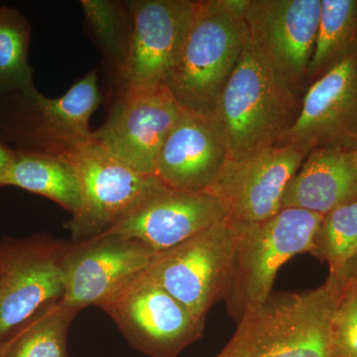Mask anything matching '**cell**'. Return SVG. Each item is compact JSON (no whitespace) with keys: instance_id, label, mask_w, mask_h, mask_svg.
Masks as SVG:
<instances>
[{"instance_id":"cell-1","label":"cell","mask_w":357,"mask_h":357,"mask_svg":"<svg viewBox=\"0 0 357 357\" xmlns=\"http://www.w3.org/2000/svg\"><path fill=\"white\" fill-rule=\"evenodd\" d=\"M246 0H199L165 86L185 112L215 115L249 37Z\"/></svg>"},{"instance_id":"cell-2","label":"cell","mask_w":357,"mask_h":357,"mask_svg":"<svg viewBox=\"0 0 357 357\" xmlns=\"http://www.w3.org/2000/svg\"><path fill=\"white\" fill-rule=\"evenodd\" d=\"M344 284L337 275L316 289L271 295L250 306L215 357H330L331 333Z\"/></svg>"},{"instance_id":"cell-3","label":"cell","mask_w":357,"mask_h":357,"mask_svg":"<svg viewBox=\"0 0 357 357\" xmlns=\"http://www.w3.org/2000/svg\"><path fill=\"white\" fill-rule=\"evenodd\" d=\"M301 107L302 100L279 86L248 42L215 112L227 137L229 159L281 144Z\"/></svg>"},{"instance_id":"cell-4","label":"cell","mask_w":357,"mask_h":357,"mask_svg":"<svg viewBox=\"0 0 357 357\" xmlns=\"http://www.w3.org/2000/svg\"><path fill=\"white\" fill-rule=\"evenodd\" d=\"M324 215L300 208H282L258 222H234L236 249L227 296L230 316L238 321L248 307L271 296L276 275L291 258L314 250Z\"/></svg>"},{"instance_id":"cell-5","label":"cell","mask_w":357,"mask_h":357,"mask_svg":"<svg viewBox=\"0 0 357 357\" xmlns=\"http://www.w3.org/2000/svg\"><path fill=\"white\" fill-rule=\"evenodd\" d=\"M67 160L81 188L82 208L67 227L72 243L105 234L140 204L165 188L155 175H146L115 158L91 136L58 155Z\"/></svg>"},{"instance_id":"cell-6","label":"cell","mask_w":357,"mask_h":357,"mask_svg":"<svg viewBox=\"0 0 357 357\" xmlns=\"http://www.w3.org/2000/svg\"><path fill=\"white\" fill-rule=\"evenodd\" d=\"M321 0H246L249 45L281 88L303 100L318 34Z\"/></svg>"},{"instance_id":"cell-7","label":"cell","mask_w":357,"mask_h":357,"mask_svg":"<svg viewBox=\"0 0 357 357\" xmlns=\"http://www.w3.org/2000/svg\"><path fill=\"white\" fill-rule=\"evenodd\" d=\"M236 225L225 220L175 248L157 253L145 271L201 321L229 291L236 249Z\"/></svg>"},{"instance_id":"cell-8","label":"cell","mask_w":357,"mask_h":357,"mask_svg":"<svg viewBox=\"0 0 357 357\" xmlns=\"http://www.w3.org/2000/svg\"><path fill=\"white\" fill-rule=\"evenodd\" d=\"M129 344L149 357H176L203 335L199 321L147 273L141 272L100 307Z\"/></svg>"},{"instance_id":"cell-9","label":"cell","mask_w":357,"mask_h":357,"mask_svg":"<svg viewBox=\"0 0 357 357\" xmlns=\"http://www.w3.org/2000/svg\"><path fill=\"white\" fill-rule=\"evenodd\" d=\"M67 244L46 236L0 243V342L62 301Z\"/></svg>"},{"instance_id":"cell-10","label":"cell","mask_w":357,"mask_h":357,"mask_svg":"<svg viewBox=\"0 0 357 357\" xmlns=\"http://www.w3.org/2000/svg\"><path fill=\"white\" fill-rule=\"evenodd\" d=\"M182 114L165 86L119 93L107 121L93 137L115 158L155 175L160 150Z\"/></svg>"},{"instance_id":"cell-11","label":"cell","mask_w":357,"mask_h":357,"mask_svg":"<svg viewBox=\"0 0 357 357\" xmlns=\"http://www.w3.org/2000/svg\"><path fill=\"white\" fill-rule=\"evenodd\" d=\"M156 253L139 241L107 234L67 244L64 296L70 309L100 307L136 275L145 271Z\"/></svg>"},{"instance_id":"cell-12","label":"cell","mask_w":357,"mask_h":357,"mask_svg":"<svg viewBox=\"0 0 357 357\" xmlns=\"http://www.w3.org/2000/svg\"><path fill=\"white\" fill-rule=\"evenodd\" d=\"M306 157L284 143L229 159L206 192L222 202L234 222H262L282 210L286 188Z\"/></svg>"},{"instance_id":"cell-13","label":"cell","mask_w":357,"mask_h":357,"mask_svg":"<svg viewBox=\"0 0 357 357\" xmlns=\"http://www.w3.org/2000/svg\"><path fill=\"white\" fill-rule=\"evenodd\" d=\"M132 32L128 57L117 76L121 91L165 86V79L191 23L194 0L128 1Z\"/></svg>"},{"instance_id":"cell-14","label":"cell","mask_w":357,"mask_h":357,"mask_svg":"<svg viewBox=\"0 0 357 357\" xmlns=\"http://www.w3.org/2000/svg\"><path fill=\"white\" fill-rule=\"evenodd\" d=\"M284 143L306 155L321 148L357 149V55L309 86L299 116L282 140Z\"/></svg>"},{"instance_id":"cell-15","label":"cell","mask_w":357,"mask_h":357,"mask_svg":"<svg viewBox=\"0 0 357 357\" xmlns=\"http://www.w3.org/2000/svg\"><path fill=\"white\" fill-rule=\"evenodd\" d=\"M21 96L23 109L11 131L20 145L17 150L61 155L93 136L89 119L100 102L96 70L59 98H46L38 91Z\"/></svg>"},{"instance_id":"cell-16","label":"cell","mask_w":357,"mask_h":357,"mask_svg":"<svg viewBox=\"0 0 357 357\" xmlns=\"http://www.w3.org/2000/svg\"><path fill=\"white\" fill-rule=\"evenodd\" d=\"M227 220L229 211L210 192L165 187L107 232L139 241L157 255Z\"/></svg>"},{"instance_id":"cell-17","label":"cell","mask_w":357,"mask_h":357,"mask_svg":"<svg viewBox=\"0 0 357 357\" xmlns=\"http://www.w3.org/2000/svg\"><path fill=\"white\" fill-rule=\"evenodd\" d=\"M229 159L225 131L215 115L182 109L155 166V176L175 191L206 192Z\"/></svg>"},{"instance_id":"cell-18","label":"cell","mask_w":357,"mask_h":357,"mask_svg":"<svg viewBox=\"0 0 357 357\" xmlns=\"http://www.w3.org/2000/svg\"><path fill=\"white\" fill-rule=\"evenodd\" d=\"M357 198V168L351 151L312 150L291 178L282 208H300L325 215Z\"/></svg>"},{"instance_id":"cell-19","label":"cell","mask_w":357,"mask_h":357,"mask_svg":"<svg viewBox=\"0 0 357 357\" xmlns=\"http://www.w3.org/2000/svg\"><path fill=\"white\" fill-rule=\"evenodd\" d=\"M55 202L72 217L82 208L81 188L69 162L58 155L16 149L10 170L0 183Z\"/></svg>"},{"instance_id":"cell-20","label":"cell","mask_w":357,"mask_h":357,"mask_svg":"<svg viewBox=\"0 0 357 357\" xmlns=\"http://www.w3.org/2000/svg\"><path fill=\"white\" fill-rule=\"evenodd\" d=\"M357 55V0H321L310 86L335 66Z\"/></svg>"},{"instance_id":"cell-21","label":"cell","mask_w":357,"mask_h":357,"mask_svg":"<svg viewBox=\"0 0 357 357\" xmlns=\"http://www.w3.org/2000/svg\"><path fill=\"white\" fill-rule=\"evenodd\" d=\"M77 314L61 302L47 307L0 342V357H69L68 331Z\"/></svg>"},{"instance_id":"cell-22","label":"cell","mask_w":357,"mask_h":357,"mask_svg":"<svg viewBox=\"0 0 357 357\" xmlns=\"http://www.w3.org/2000/svg\"><path fill=\"white\" fill-rule=\"evenodd\" d=\"M31 26L17 9L0 7V93H36L33 70L28 63Z\"/></svg>"},{"instance_id":"cell-23","label":"cell","mask_w":357,"mask_h":357,"mask_svg":"<svg viewBox=\"0 0 357 357\" xmlns=\"http://www.w3.org/2000/svg\"><path fill=\"white\" fill-rule=\"evenodd\" d=\"M79 3L89 33L119 75L128 57L132 32L128 1L82 0Z\"/></svg>"},{"instance_id":"cell-24","label":"cell","mask_w":357,"mask_h":357,"mask_svg":"<svg viewBox=\"0 0 357 357\" xmlns=\"http://www.w3.org/2000/svg\"><path fill=\"white\" fill-rule=\"evenodd\" d=\"M312 255L326 261L330 274L340 273L357 256V198L324 215Z\"/></svg>"},{"instance_id":"cell-25","label":"cell","mask_w":357,"mask_h":357,"mask_svg":"<svg viewBox=\"0 0 357 357\" xmlns=\"http://www.w3.org/2000/svg\"><path fill=\"white\" fill-rule=\"evenodd\" d=\"M342 284V299L333 319L330 357H357V290L344 280Z\"/></svg>"},{"instance_id":"cell-26","label":"cell","mask_w":357,"mask_h":357,"mask_svg":"<svg viewBox=\"0 0 357 357\" xmlns=\"http://www.w3.org/2000/svg\"><path fill=\"white\" fill-rule=\"evenodd\" d=\"M16 158V149H11L0 140V183L10 170Z\"/></svg>"},{"instance_id":"cell-27","label":"cell","mask_w":357,"mask_h":357,"mask_svg":"<svg viewBox=\"0 0 357 357\" xmlns=\"http://www.w3.org/2000/svg\"><path fill=\"white\" fill-rule=\"evenodd\" d=\"M342 277V280L347 285L356 289L357 290V256L352 259L340 273L337 274Z\"/></svg>"},{"instance_id":"cell-28","label":"cell","mask_w":357,"mask_h":357,"mask_svg":"<svg viewBox=\"0 0 357 357\" xmlns=\"http://www.w3.org/2000/svg\"><path fill=\"white\" fill-rule=\"evenodd\" d=\"M352 157H354V163H356V166L357 168V149L352 151Z\"/></svg>"}]
</instances>
